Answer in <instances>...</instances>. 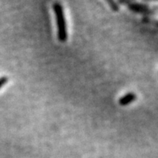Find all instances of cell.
<instances>
[{"label": "cell", "instance_id": "6da1fadb", "mask_svg": "<svg viewBox=\"0 0 158 158\" xmlns=\"http://www.w3.org/2000/svg\"><path fill=\"white\" fill-rule=\"evenodd\" d=\"M54 10L56 17L58 39L60 42L64 43L68 40V29L62 4L60 2H55L54 4Z\"/></svg>", "mask_w": 158, "mask_h": 158}, {"label": "cell", "instance_id": "5b68a950", "mask_svg": "<svg viewBox=\"0 0 158 158\" xmlns=\"http://www.w3.org/2000/svg\"><path fill=\"white\" fill-rule=\"evenodd\" d=\"M7 81H8V78H7V77H5V76H2L0 78V89H1L4 85H5L7 84Z\"/></svg>", "mask_w": 158, "mask_h": 158}, {"label": "cell", "instance_id": "277c9868", "mask_svg": "<svg viewBox=\"0 0 158 158\" xmlns=\"http://www.w3.org/2000/svg\"><path fill=\"white\" fill-rule=\"evenodd\" d=\"M107 2L110 8L114 12H117L119 10V6L118 4L116 2L115 0H105Z\"/></svg>", "mask_w": 158, "mask_h": 158}, {"label": "cell", "instance_id": "7a4b0ae2", "mask_svg": "<svg viewBox=\"0 0 158 158\" xmlns=\"http://www.w3.org/2000/svg\"><path fill=\"white\" fill-rule=\"evenodd\" d=\"M128 8L130 10L135 13H152L153 11L152 9H151L149 6L141 3H130L128 4Z\"/></svg>", "mask_w": 158, "mask_h": 158}, {"label": "cell", "instance_id": "8992f818", "mask_svg": "<svg viewBox=\"0 0 158 158\" xmlns=\"http://www.w3.org/2000/svg\"><path fill=\"white\" fill-rule=\"evenodd\" d=\"M143 1H147V2H156V1H158V0H143Z\"/></svg>", "mask_w": 158, "mask_h": 158}, {"label": "cell", "instance_id": "3957f363", "mask_svg": "<svg viewBox=\"0 0 158 158\" xmlns=\"http://www.w3.org/2000/svg\"><path fill=\"white\" fill-rule=\"evenodd\" d=\"M136 99L135 94L133 93V92H129L127 93L125 95L122 96L121 98L118 100V103H119L122 106H126L127 105L132 103L133 101H135Z\"/></svg>", "mask_w": 158, "mask_h": 158}]
</instances>
